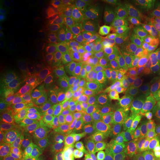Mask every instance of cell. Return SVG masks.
<instances>
[{
    "label": "cell",
    "mask_w": 160,
    "mask_h": 160,
    "mask_svg": "<svg viewBox=\"0 0 160 160\" xmlns=\"http://www.w3.org/2000/svg\"><path fill=\"white\" fill-rule=\"evenodd\" d=\"M142 111L139 108L122 106L116 110L113 125L119 134H135L143 127Z\"/></svg>",
    "instance_id": "cell-1"
},
{
    "label": "cell",
    "mask_w": 160,
    "mask_h": 160,
    "mask_svg": "<svg viewBox=\"0 0 160 160\" xmlns=\"http://www.w3.org/2000/svg\"><path fill=\"white\" fill-rule=\"evenodd\" d=\"M116 105L108 99H98L91 106L90 119L92 124L99 128L108 125L116 112Z\"/></svg>",
    "instance_id": "cell-8"
},
{
    "label": "cell",
    "mask_w": 160,
    "mask_h": 160,
    "mask_svg": "<svg viewBox=\"0 0 160 160\" xmlns=\"http://www.w3.org/2000/svg\"><path fill=\"white\" fill-rule=\"evenodd\" d=\"M68 160H88V158L79 152H73L68 155Z\"/></svg>",
    "instance_id": "cell-23"
},
{
    "label": "cell",
    "mask_w": 160,
    "mask_h": 160,
    "mask_svg": "<svg viewBox=\"0 0 160 160\" xmlns=\"http://www.w3.org/2000/svg\"><path fill=\"white\" fill-rule=\"evenodd\" d=\"M116 27L119 38V47L137 36L150 33L145 22L127 16L122 17L116 23Z\"/></svg>",
    "instance_id": "cell-5"
},
{
    "label": "cell",
    "mask_w": 160,
    "mask_h": 160,
    "mask_svg": "<svg viewBox=\"0 0 160 160\" xmlns=\"http://www.w3.org/2000/svg\"><path fill=\"white\" fill-rule=\"evenodd\" d=\"M153 36L160 42V23L159 25H158L157 28L156 30V31L154 32V33H153Z\"/></svg>",
    "instance_id": "cell-27"
},
{
    "label": "cell",
    "mask_w": 160,
    "mask_h": 160,
    "mask_svg": "<svg viewBox=\"0 0 160 160\" xmlns=\"http://www.w3.org/2000/svg\"><path fill=\"white\" fill-rule=\"evenodd\" d=\"M93 88L96 93H97L101 99H108L112 97L115 93V85L114 82L110 78L103 77H98L96 80Z\"/></svg>",
    "instance_id": "cell-15"
},
{
    "label": "cell",
    "mask_w": 160,
    "mask_h": 160,
    "mask_svg": "<svg viewBox=\"0 0 160 160\" xmlns=\"http://www.w3.org/2000/svg\"><path fill=\"white\" fill-rule=\"evenodd\" d=\"M155 160H160V133H156L154 139Z\"/></svg>",
    "instance_id": "cell-22"
},
{
    "label": "cell",
    "mask_w": 160,
    "mask_h": 160,
    "mask_svg": "<svg viewBox=\"0 0 160 160\" xmlns=\"http://www.w3.org/2000/svg\"><path fill=\"white\" fill-rule=\"evenodd\" d=\"M151 36L153 35L151 33H146V34L137 36V37L125 42V43H123L120 46V53H122V57H125V56L129 54L131 52L139 48V47H141L147 42V40Z\"/></svg>",
    "instance_id": "cell-18"
},
{
    "label": "cell",
    "mask_w": 160,
    "mask_h": 160,
    "mask_svg": "<svg viewBox=\"0 0 160 160\" xmlns=\"http://www.w3.org/2000/svg\"><path fill=\"white\" fill-rule=\"evenodd\" d=\"M127 9L136 19L145 21L154 13L156 8L153 1L133 0L128 2Z\"/></svg>",
    "instance_id": "cell-11"
},
{
    "label": "cell",
    "mask_w": 160,
    "mask_h": 160,
    "mask_svg": "<svg viewBox=\"0 0 160 160\" xmlns=\"http://www.w3.org/2000/svg\"><path fill=\"white\" fill-rule=\"evenodd\" d=\"M76 133L80 141L87 145H97L101 141L99 133L89 126H80L77 129Z\"/></svg>",
    "instance_id": "cell-17"
},
{
    "label": "cell",
    "mask_w": 160,
    "mask_h": 160,
    "mask_svg": "<svg viewBox=\"0 0 160 160\" xmlns=\"http://www.w3.org/2000/svg\"><path fill=\"white\" fill-rule=\"evenodd\" d=\"M6 74V67L5 64L1 62L0 63V77L2 78H5V75Z\"/></svg>",
    "instance_id": "cell-26"
},
{
    "label": "cell",
    "mask_w": 160,
    "mask_h": 160,
    "mask_svg": "<svg viewBox=\"0 0 160 160\" xmlns=\"http://www.w3.org/2000/svg\"><path fill=\"white\" fill-rule=\"evenodd\" d=\"M134 145V134H118L113 142L114 153L119 160H128Z\"/></svg>",
    "instance_id": "cell-12"
},
{
    "label": "cell",
    "mask_w": 160,
    "mask_h": 160,
    "mask_svg": "<svg viewBox=\"0 0 160 160\" xmlns=\"http://www.w3.org/2000/svg\"><path fill=\"white\" fill-rule=\"evenodd\" d=\"M16 45L15 38L1 35L0 37V53L1 55L9 53Z\"/></svg>",
    "instance_id": "cell-20"
},
{
    "label": "cell",
    "mask_w": 160,
    "mask_h": 160,
    "mask_svg": "<svg viewBox=\"0 0 160 160\" xmlns=\"http://www.w3.org/2000/svg\"><path fill=\"white\" fill-rule=\"evenodd\" d=\"M88 160H111V159L104 154H94L88 157Z\"/></svg>",
    "instance_id": "cell-24"
},
{
    "label": "cell",
    "mask_w": 160,
    "mask_h": 160,
    "mask_svg": "<svg viewBox=\"0 0 160 160\" xmlns=\"http://www.w3.org/2000/svg\"><path fill=\"white\" fill-rule=\"evenodd\" d=\"M159 43H160V42H159Z\"/></svg>",
    "instance_id": "cell-29"
},
{
    "label": "cell",
    "mask_w": 160,
    "mask_h": 160,
    "mask_svg": "<svg viewBox=\"0 0 160 160\" xmlns=\"http://www.w3.org/2000/svg\"><path fill=\"white\" fill-rule=\"evenodd\" d=\"M143 127L155 133H160V106L147 107L142 111Z\"/></svg>",
    "instance_id": "cell-13"
},
{
    "label": "cell",
    "mask_w": 160,
    "mask_h": 160,
    "mask_svg": "<svg viewBox=\"0 0 160 160\" xmlns=\"http://www.w3.org/2000/svg\"><path fill=\"white\" fill-rule=\"evenodd\" d=\"M24 25L1 13L0 16V33L6 37H14L22 33Z\"/></svg>",
    "instance_id": "cell-14"
},
{
    "label": "cell",
    "mask_w": 160,
    "mask_h": 160,
    "mask_svg": "<svg viewBox=\"0 0 160 160\" xmlns=\"http://www.w3.org/2000/svg\"><path fill=\"white\" fill-rule=\"evenodd\" d=\"M17 125L22 131L32 132L39 130L43 125L42 111L32 100H25L20 105L17 113Z\"/></svg>",
    "instance_id": "cell-2"
},
{
    "label": "cell",
    "mask_w": 160,
    "mask_h": 160,
    "mask_svg": "<svg viewBox=\"0 0 160 160\" xmlns=\"http://www.w3.org/2000/svg\"><path fill=\"white\" fill-rule=\"evenodd\" d=\"M45 13L46 11L44 8H36L35 10H33V11H31L32 15L35 16V17H43V16L45 14Z\"/></svg>",
    "instance_id": "cell-25"
},
{
    "label": "cell",
    "mask_w": 160,
    "mask_h": 160,
    "mask_svg": "<svg viewBox=\"0 0 160 160\" xmlns=\"http://www.w3.org/2000/svg\"><path fill=\"white\" fill-rule=\"evenodd\" d=\"M159 65V62L144 61L125 62L121 68L122 77L125 80L142 82Z\"/></svg>",
    "instance_id": "cell-6"
},
{
    "label": "cell",
    "mask_w": 160,
    "mask_h": 160,
    "mask_svg": "<svg viewBox=\"0 0 160 160\" xmlns=\"http://www.w3.org/2000/svg\"><path fill=\"white\" fill-rule=\"evenodd\" d=\"M118 99L122 107L145 108L142 82L124 79L118 88Z\"/></svg>",
    "instance_id": "cell-4"
},
{
    "label": "cell",
    "mask_w": 160,
    "mask_h": 160,
    "mask_svg": "<svg viewBox=\"0 0 160 160\" xmlns=\"http://www.w3.org/2000/svg\"><path fill=\"white\" fill-rule=\"evenodd\" d=\"M15 102L11 94L0 99V119L5 122H10L15 116Z\"/></svg>",
    "instance_id": "cell-16"
},
{
    "label": "cell",
    "mask_w": 160,
    "mask_h": 160,
    "mask_svg": "<svg viewBox=\"0 0 160 160\" xmlns=\"http://www.w3.org/2000/svg\"><path fill=\"white\" fill-rule=\"evenodd\" d=\"M125 62L144 61L149 62H159L160 60V43L154 37L151 36L147 42L139 48L123 57Z\"/></svg>",
    "instance_id": "cell-9"
},
{
    "label": "cell",
    "mask_w": 160,
    "mask_h": 160,
    "mask_svg": "<svg viewBox=\"0 0 160 160\" xmlns=\"http://www.w3.org/2000/svg\"><path fill=\"white\" fill-rule=\"evenodd\" d=\"M0 93H1V97L11 95L10 84L5 77L2 78L0 80Z\"/></svg>",
    "instance_id": "cell-21"
},
{
    "label": "cell",
    "mask_w": 160,
    "mask_h": 160,
    "mask_svg": "<svg viewBox=\"0 0 160 160\" xmlns=\"http://www.w3.org/2000/svg\"><path fill=\"white\" fill-rule=\"evenodd\" d=\"M145 108L160 106V64L142 82Z\"/></svg>",
    "instance_id": "cell-7"
},
{
    "label": "cell",
    "mask_w": 160,
    "mask_h": 160,
    "mask_svg": "<svg viewBox=\"0 0 160 160\" xmlns=\"http://www.w3.org/2000/svg\"><path fill=\"white\" fill-rule=\"evenodd\" d=\"M44 160H68V154L58 148H51L46 150Z\"/></svg>",
    "instance_id": "cell-19"
},
{
    "label": "cell",
    "mask_w": 160,
    "mask_h": 160,
    "mask_svg": "<svg viewBox=\"0 0 160 160\" xmlns=\"http://www.w3.org/2000/svg\"><path fill=\"white\" fill-rule=\"evenodd\" d=\"M1 13L5 14L7 17L23 25H25L28 20L26 5L23 2L18 0L2 2Z\"/></svg>",
    "instance_id": "cell-10"
},
{
    "label": "cell",
    "mask_w": 160,
    "mask_h": 160,
    "mask_svg": "<svg viewBox=\"0 0 160 160\" xmlns=\"http://www.w3.org/2000/svg\"><path fill=\"white\" fill-rule=\"evenodd\" d=\"M155 135L147 128L139 130L134 134V145L128 160H155Z\"/></svg>",
    "instance_id": "cell-3"
},
{
    "label": "cell",
    "mask_w": 160,
    "mask_h": 160,
    "mask_svg": "<svg viewBox=\"0 0 160 160\" xmlns=\"http://www.w3.org/2000/svg\"><path fill=\"white\" fill-rule=\"evenodd\" d=\"M26 4H27V5H33L35 4V2L34 1H26Z\"/></svg>",
    "instance_id": "cell-28"
}]
</instances>
